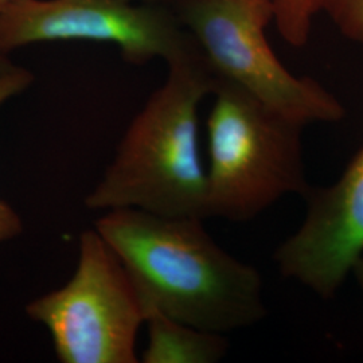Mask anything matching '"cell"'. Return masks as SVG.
Segmentation results:
<instances>
[{"mask_svg": "<svg viewBox=\"0 0 363 363\" xmlns=\"http://www.w3.org/2000/svg\"><path fill=\"white\" fill-rule=\"evenodd\" d=\"M208 117V214L255 220L288 194L301 196L306 178L303 125L273 112L247 91L220 79Z\"/></svg>", "mask_w": 363, "mask_h": 363, "instance_id": "3", "label": "cell"}, {"mask_svg": "<svg viewBox=\"0 0 363 363\" xmlns=\"http://www.w3.org/2000/svg\"><path fill=\"white\" fill-rule=\"evenodd\" d=\"M55 40L116 45L135 65L167 64L196 49L174 11L128 0H18L0 13V54Z\"/></svg>", "mask_w": 363, "mask_h": 363, "instance_id": "6", "label": "cell"}, {"mask_svg": "<svg viewBox=\"0 0 363 363\" xmlns=\"http://www.w3.org/2000/svg\"><path fill=\"white\" fill-rule=\"evenodd\" d=\"M93 228L127 268L145 311L218 334L268 315L259 271L220 247L201 218L117 208Z\"/></svg>", "mask_w": 363, "mask_h": 363, "instance_id": "1", "label": "cell"}, {"mask_svg": "<svg viewBox=\"0 0 363 363\" xmlns=\"http://www.w3.org/2000/svg\"><path fill=\"white\" fill-rule=\"evenodd\" d=\"M148 345L140 361L144 363H216L229 350L223 334L184 325L156 310H147Z\"/></svg>", "mask_w": 363, "mask_h": 363, "instance_id": "8", "label": "cell"}, {"mask_svg": "<svg viewBox=\"0 0 363 363\" xmlns=\"http://www.w3.org/2000/svg\"><path fill=\"white\" fill-rule=\"evenodd\" d=\"M15 1H18V0H0V13H1L4 9H7L9 6H11Z\"/></svg>", "mask_w": 363, "mask_h": 363, "instance_id": "14", "label": "cell"}, {"mask_svg": "<svg viewBox=\"0 0 363 363\" xmlns=\"http://www.w3.org/2000/svg\"><path fill=\"white\" fill-rule=\"evenodd\" d=\"M320 13L345 38L363 46V0H320Z\"/></svg>", "mask_w": 363, "mask_h": 363, "instance_id": "11", "label": "cell"}, {"mask_svg": "<svg viewBox=\"0 0 363 363\" xmlns=\"http://www.w3.org/2000/svg\"><path fill=\"white\" fill-rule=\"evenodd\" d=\"M273 22L281 38L292 48L306 46L320 13V0H273Z\"/></svg>", "mask_w": 363, "mask_h": 363, "instance_id": "10", "label": "cell"}, {"mask_svg": "<svg viewBox=\"0 0 363 363\" xmlns=\"http://www.w3.org/2000/svg\"><path fill=\"white\" fill-rule=\"evenodd\" d=\"M175 15L216 77L303 127L339 123L346 108L311 77H298L267 38L273 0H178Z\"/></svg>", "mask_w": 363, "mask_h": 363, "instance_id": "4", "label": "cell"}, {"mask_svg": "<svg viewBox=\"0 0 363 363\" xmlns=\"http://www.w3.org/2000/svg\"><path fill=\"white\" fill-rule=\"evenodd\" d=\"M298 230L276 249L283 276L331 298L363 256V145L335 183L311 187Z\"/></svg>", "mask_w": 363, "mask_h": 363, "instance_id": "7", "label": "cell"}, {"mask_svg": "<svg viewBox=\"0 0 363 363\" xmlns=\"http://www.w3.org/2000/svg\"><path fill=\"white\" fill-rule=\"evenodd\" d=\"M128 1H140V3H155V4H163V3H175L178 0H128Z\"/></svg>", "mask_w": 363, "mask_h": 363, "instance_id": "13", "label": "cell"}, {"mask_svg": "<svg viewBox=\"0 0 363 363\" xmlns=\"http://www.w3.org/2000/svg\"><path fill=\"white\" fill-rule=\"evenodd\" d=\"M352 272H354L357 280H358V284H359L363 289V256L362 259L357 262V265H355V268H354Z\"/></svg>", "mask_w": 363, "mask_h": 363, "instance_id": "12", "label": "cell"}, {"mask_svg": "<svg viewBox=\"0 0 363 363\" xmlns=\"http://www.w3.org/2000/svg\"><path fill=\"white\" fill-rule=\"evenodd\" d=\"M34 76L21 66L13 65L0 54V106L26 91ZM23 232V220L18 211L6 201L0 199V244L11 241Z\"/></svg>", "mask_w": 363, "mask_h": 363, "instance_id": "9", "label": "cell"}, {"mask_svg": "<svg viewBox=\"0 0 363 363\" xmlns=\"http://www.w3.org/2000/svg\"><path fill=\"white\" fill-rule=\"evenodd\" d=\"M167 65L164 84L130 121L112 162L85 195V208L208 218L198 108L218 78L198 49Z\"/></svg>", "mask_w": 363, "mask_h": 363, "instance_id": "2", "label": "cell"}, {"mask_svg": "<svg viewBox=\"0 0 363 363\" xmlns=\"http://www.w3.org/2000/svg\"><path fill=\"white\" fill-rule=\"evenodd\" d=\"M62 363H138L136 342L145 304L116 252L94 228L78 240V259L65 284L27 303Z\"/></svg>", "mask_w": 363, "mask_h": 363, "instance_id": "5", "label": "cell"}]
</instances>
